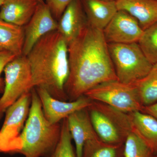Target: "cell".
<instances>
[{"label":"cell","mask_w":157,"mask_h":157,"mask_svg":"<svg viewBox=\"0 0 157 157\" xmlns=\"http://www.w3.org/2000/svg\"><path fill=\"white\" fill-rule=\"evenodd\" d=\"M68 57L70 73L65 90L69 101L103 82L117 80L103 31L88 24L68 45Z\"/></svg>","instance_id":"cell-1"},{"label":"cell","mask_w":157,"mask_h":157,"mask_svg":"<svg viewBox=\"0 0 157 157\" xmlns=\"http://www.w3.org/2000/svg\"><path fill=\"white\" fill-rule=\"evenodd\" d=\"M26 57L33 87L42 88L56 99L69 101L65 90L70 73L68 45L58 31L39 39Z\"/></svg>","instance_id":"cell-2"},{"label":"cell","mask_w":157,"mask_h":157,"mask_svg":"<svg viewBox=\"0 0 157 157\" xmlns=\"http://www.w3.org/2000/svg\"><path fill=\"white\" fill-rule=\"evenodd\" d=\"M29 112L21 133L9 153L24 157H46L53 151L58 143L61 122L52 124L47 120L35 88L31 90Z\"/></svg>","instance_id":"cell-3"},{"label":"cell","mask_w":157,"mask_h":157,"mask_svg":"<svg viewBox=\"0 0 157 157\" xmlns=\"http://www.w3.org/2000/svg\"><path fill=\"white\" fill-rule=\"evenodd\" d=\"M87 109L93 127L100 140L109 144H124L132 132L128 113L93 101Z\"/></svg>","instance_id":"cell-4"},{"label":"cell","mask_w":157,"mask_h":157,"mask_svg":"<svg viewBox=\"0 0 157 157\" xmlns=\"http://www.w3.org/2000/svg\"><path fill=\"white\" fill-rule=\"evenodd\" d=\"M109 55L117 80L134 84L148 74L153 65L137 43L108 44Z\"/></svg>","instance_id":"cell-5"},{"label":"cell","mask_w":157,"mask_h":157,"mask_svg":"<svg viewBox=\"0 0 157 157\" xmlns=\"http://www.w3.org/2000/svg\"><path fill=\"white\" fill-rule=\"evenodd\" d=\"M93 101L101 102L125 113L141 111V104L134 84H126L118 80L98 85L84 94Z\"/></svg>","instance_id":"cell-6"},{"label":"cell","mask_w":157,"mask_h":157,"mask_svg":"<svg viewBox=\"0 0 157 157\" xmlns=\"http://www.w3.org/2000/svg\"><path fill=\"white\" fill-rule=\"evenodd\" d=\"M4 72L5 88L0 98V121L9 107L33 88L26 56L21 55L15 57L7 65Z\"/></svg>","instance_id":"cell-7"},{"label":"cell","mask_w":157,"mask_h":157,"mask_svg":"<svg viewBox=\"0 0 157 157\" xmlns=\"http://www.w3.org/2000/svg\"><path fill=\"white\" fill-rule=\"evenodd\" d=\"M31 103L30 90L24 94L6 110L0 130V153H10L25 125Z\"/></svg>","instance_id":"cell-8"},{"label":"cell","mask_w":157,"mask_h":157,"mask_svg":"<svg viewBox=\"0 0 157 157\" xmlns=\"http://www.w3.org/2000/svg\"><path fill=\"white\" fill-rule=\"evenodd\" d=\"M143 31L135 17L126 11L118 10L103 33L108 44H129L137 43Z\"/></svg>","instance_id":"cell-9"},{"label":"cell","mask_w":157,"mask_h":157,"mask_svg":"<svg viewBox=\"0 0 157 157\" xmlns=\"http://www.w3.org/2000/svg\"><path fill=\"white\" fill-rule=\"evenodd\" d=\"M34 88L40 99L45 118L52 124L60 123L73 112L87 108L92 102L85 95L74 101H60L54 98L42 88Z\"/></svg>","instance_id":"cell-10"},{"label":"cell","mask_w":157,"mask_h":157,"mask_svg":"<svg viewBox=\"0 0 157 157\" xmlns=\"http://www.w3.org/2000/svg\"><path fill=\"white\" fill-rule=\"evenodd\" d=\"M58 21L52 16L45 2L39 3L29 21L25 26V39L22 55L26 56L39 39L57 30Z\"/></svg>","instance_id":"cell-11"},{"label":"cell","mask_w":157,"mask_h":157,"mask_svg":"<svg viewBox=\"0 0 157 157\" xmlns=\"http://www.w3.org/2000/svg\"><path fill=\"white\" fill-rule=\"evenodd\" d=\"M88 24L81 0H73L58 21L57 30L69 45L78 36Z\"/></svg>","instance_id":"cell-12"},{"label":"cell","mask_w":157,"mask_h":157,"mask_svg":"<svg viewBox=\"0 0 157 157\" xmlns=\"http://www.w3.org/2000/svg\"><path fill=\"white\" fill-rule=\"evenodd\" d=\"M68 128L75 145L77 157H81L85 143L98 137L92 124L87 108L73 112L67 117Z\"/></svg>","instance_id":"cell-13"},{"label":"cell","mask_w":157,"mask_h":157,"mask_svg":"<svg viewBox=\"0 0 157 157\" xmlns=\"http://www.w3.org/2000/svg\"><path fill=\"white\" fill-rule=\"evenodd\" d=\"M118 10L135 17L144 30L157 22V0H117Z\"/></svg>","instance_id":"cell-14"},{"label":"cell","mask_w":157,"mask_h":157,"mask_svg":"<svg viewBox=\"0 0 157 157\" xmlns=\"http://www.w3.org/2000/svg\"><path fill=\"white\" fill-rule=\"evenodd\" d=\"M38 0H6L0 8V19L20 26H25L33 17Z\"/></svg>","instance_id":"cell-15"},{"label":"cell","mask_w":157,"mask_h":157,"mask_svg":"<svg viewBox=\"0 0 157 157\" xmlns=\"http://www.w3.org/2000/svg\"><path fill=\"white\" fill-rule=\"evenodd\" d=\"M89 25L103 30L118 11L116 2L81 0Z\"/></svg>","instance_id":"cell-16"},{"label":"cell","mask_w":157,"mask_h":157,"mask_svg":"<svg viewBox=\"0 0 157 157\" xmlns=\"http://www.w3.org/2000/svg\"><path fill=\"white\" fill-rule=\"evenodd\" d=\"M132 132L157 155V119L140 111L128 113Z\"/></svg>","instance_id":"cell-17"},{"label":"cell","mask_w":157,"mask_h":157,"mask_svg":"<svg viewBox=\"0 0 157 157\" xmlns=\"http://www.w3.org/2000/svg\"><path fill=\"white\" fill-rule=\"evenodd\" d=\"M24 39V27L0 19V51L9 52L17 56L23 55Z\"/></svg>","instance_id":"cell-18"},{"label":"cell","mask_w":157,"mask_h":157,"mask_svg":"<svg viewBox=\"0 0 157 157\" xmlns=\"http://www.w3.org/2000/svg\"><path fill=\"white\" fill-rule=\"evenodd\" d=\"M124 144H109L97 137L85 143L81 157H124Z\"/></svg>","instance_id":"cell-19"},{"label":"cell","mask_w":157,"mask_h":157,"mask_svg":"<svg viewBox=\"0 0 157 157\" xmlns=\"http://www.w3.org/2000/svg\"><path fill=\"white\" fill-rule=\"evenodd\" d=\"M141 104L148 106L157 101V63L153 65L145 77L134 83Z\"/></svg>","instance_id":"cell-20"},{"label":"cell","mask_w":157,"mask_h":157,"mask_svg":"<svg viewBox=\"0 0 157 157\" xmlns=\"http://www.w3.org/2000/svg\"><path fill=\"white\" fill-rule=\"evenodd\" d=\"M137 43L150 63L157 64V22L144 30Z\"/></svg>","instance_id":"cell-21"},{"label":"cell","mask_w":157,"mask_h":157,"mask_svg":"<svg viewBox=\"0 0 157 157\" xmlns=\"http://www.w3.org/2000/svg\"><path fill=\"white\" fill-rule=\"evenodd\" d=\"M67 118L61 121V132L58 143L53 151L46 157H77L72 144Z\"/></svg>","instance_id":"cell-22"},{"label":"cell","mask_w":157,"mask_h":157,"mask_svg":"<svg viewBox=\"0 0 157 157\" xmlns=\"http://www.w3.org/2000/svg\"><path fill=\"white\" fill-rule=\"evenodd\" d=\"M124 157H156L151 150L135 133L131 132L124 143Z\"/></svg>","instance_id":"cell-23"},{"label":"cell","mask_w":157,"mask_h":157,"mask_svg":"<svg viewBox=\"0 0 157 157\" xmlns=\"http://www.w3.org/2000/svg\"><path fill=\"white\" fill-rule=\"evenodd\" d=\"M73 0H45L52 16L58 21L68 5Z\"/></svg>","instance_id":"cell-24"},{"label":"cell","mask_w":157,"mask_h":157,"mask_svg":"<svg viewBox=\"0 0 157 157\" xmlns=\"http://www.w3.org/2000/svg\"><path fill=\"white\" fill-rule=\"evenodd\" d=\"M17 56L7 51H0V94H2L5 88V81L1 74L8 63Z\"/></svg>","instance_id":"cell-25"},{"label":"cell","mask_w":157,"mask_h":157,"mask_svg":"<svg viewBox=\"0 0 157 157\" xmlns=\"http://www.w3.org/2000/svg\"><path fill=\"white\" fill-rule=\"evenodd\" d=\"M140 111L151 115L157 119V101L151 105L143 106Z\"/></svg>","instance_id":"cell-26"},{"label":"cell","mask_w":157,"mask_h":157,"mask_svg":"<svg viewBox=\"0 0 157 157\" xmlns=\"http://www.w3.org/2000/svg\"><path fill=\"white\" fill-rule=\"evenodd\" d=\"M6 0H0V8L2 6L3 4L5 2Z\"/></svg>","instance_id":"cell-27"},{"label":"cell","mask_w":157,"mask_h":157,"mask_svg":"<svg viewBox=\"0 0 157 157\" xmlns=\"http://www.w3.org/2000/svg\"><path fill=\"white\" fill-rule=\"evenodd\" d=\"M102 1H107V2H116L117 0H102Z\"/></svg>","instance_id":"cell-28"},{"label":"cell","mask_w":157,"mask_h":157,"mask_svg":"<svg viewBox=\"0 0 157 157\" xmlns=\"http://www.w3.org/2000/svg\"><path fill=\"white\" fill-rule=\"evenodd\" d=\"M38 1L40 3L44 2V0H38Z\"/></svg>","instance_id":"cell-29"},{"label":"cell","mask_w":157,"mask_h":157,"mask_svg":"<svg viewBox=\"0 0 157 157\" xmlns=\"http://www.w3.org/2000/svg\"><path fill=\"white\" fill-rule=\"evenodd\" d=\"M156 157H157V155H156Z\"/></svg>","instance_id":"cell-30"}]
</instances>
